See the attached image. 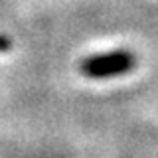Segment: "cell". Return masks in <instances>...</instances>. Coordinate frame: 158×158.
I'll list each match as a JSON object with an SVG mask.
<instances>
[{
    "mask_svg": "<svg viewBox=\"0 0 158 158\" xmlns=\"http://www.w3.org/2000/svg\"><path fill=\"white\" fill-rule=\"evenodd\" d=\"M10 49V40L0 34V52H8Z\"/></svg>",
    "mask_w": 158,
    "mask_h": 158,
    "instance_id": "7a4b0ae2",
    "label": "cell"
},
{
    "mask_svg": "<svg viewBox=\"0 0 158 158\" xmlns=\"http://www.w3.org/2000/svg\"><path fill=\"white\" fill-rule=\"evenodd\" d=\"M138 59L131 49H113L105 53H93L79 61V71L89 79L118 77L135 71Z\"/></svg>",
    "mask_w": 158,
    "mask_h": 158,
    "instance_id": "6da1fadb",
    "label": "cell"
}]
</instances>
